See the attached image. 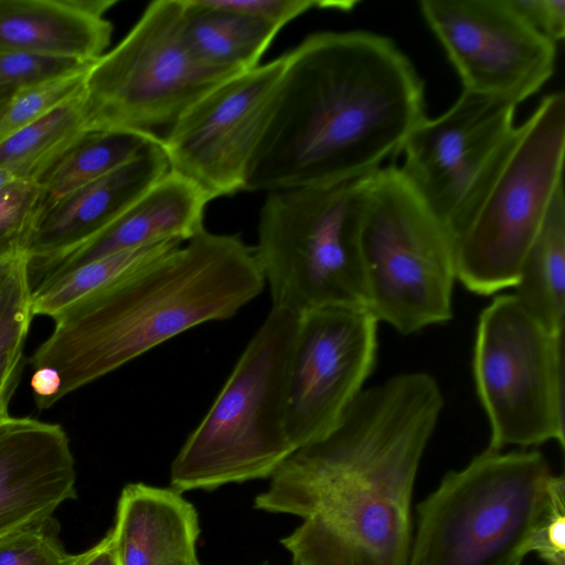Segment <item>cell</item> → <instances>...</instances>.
Listing matches in <instances>:
<instances>
[{
    "label": "cell",
    "instance_id": "cell-1",
    "mask_svg": "<svg viewBox=\"0 0 565 565\" xmlns=\"http://www.w3.org/2000/svg\"><path fill=\"white\" fill-rule=\"evenodd\" d=\"M443 407L430 374L395 375L276 469L254 508L302 519L280 540L292 565H407L416 475Z\"/></svg>",
    "mask_w": 565,
    "mask_h": 565
},
{
    "label": "cell",
    "instance_id": "cell-2",
    "mask_svg": "<svg viewBox=\"0 0 565 565\" xmlns=\"http://www.w3.org/2000/svg\"><path fill=\"white\" fill-rule=\"evenodd\" d=\"M285 54L276 105L245 191L367 175L402 152L426 117L423 81L387 36L321 31Z\"/></svg>",
    "mask_w": 565,
    "mask_h": 565
},
{
    "label": "cell",
    "instance_id": "cell-3",
    "mask_svg": "<svg viewBox=\"0 0 565 565\" xmlns=\"http://www.w3.org/2000/svg\"><path fill=\"white\" fill-rule=\"evenodd\" d=\"M265 284L254 246L204 230L57 315L30 363L57 371L61 399L196 326L232 318Z\"/></svg>",
    "mask_w": 565,
    "mask_h": 565
},
{
    "label": "cell",
    "instance_id": "cell-4",
    "mask_svg": "<svg viewBox=\"0 0 565 565\" xmlns=\"http://www.w3.org/2000/svg\"><path fill=\"white\" fill-rule=\"evenodd\" d=\"M555 477L537 450L484 449L418 503L407 565H521Z\"/></svg>",
    "mask_w": 565,
    "mask_h": 565
},
{
    "label": "cell",
    "instance_id": "cell-5",
    "mask_svg": "<svg viewBox=\"0 0 565 565\" xmlns=\"http://www.w3.org/2000/svg\"><path fill=\"white\" fill-rule=\"evenodd\" d=\"M300 316L271 306L228 379L171 463L183 493L270 478L295 451L285 425V393Z\"/></svg>",
    "mask_w": 565,
    "mask_h": 565
},
{
    "label": "cell",
    "instance_id": "cell-6",
    "mask_svg": "<svg viewBox=\"0 0 565 565\" xmlns=\"http://www.w3.org/2000/svg\"><path fill=\"white\" fill-rule=\"evenodd\" d=\"M370 177L267 192L254 247L274 307L299 316L367 307L361 234Z\"/></svg>",
    "mask_w": 565,
    "mask_h": 565
},
{
    "label": "cell",
    "instance_id": "cell-7",
    "mask_svg": "<svg viewBox=\"0 0 565 565\" xmlns=\"http://www.w3.org/2000/svg\"><path fill=\"white\" fill-rule=\"evenodd\" d=\"M184 14V0L150 2L125 38L90 64L83 95L88 131L130 132L162 145L198 100L239 74L195 56Z\"/></svg>",
    "mask_w": 565,
    "mask_h": 565
},
{
    "label": "cell",
    "instance_id": "cell-8",
    "mask_svg": "<svg viewBox=\"0 0 565 565\" xmlns=\"http://www.w3.org/2000/svg\"><path fill=\"white\" fill-rule=\"evenodd\" d=\"M361 249L377 321L407 335L452 318L455 244L396 166L371 173Z\"/></svg>",
    "mask_w": 565,
    "mask_h": 565
},
{
    "label": "cell",
    "instance_id": "cell-9",
    "mask_svg": "<svg viewBox=\"0 0 565 565\" xmlns=\"http://www.w3.org/2000/svg\"><path fill=\"white\" fill-rule=\"evenodd\" d=\"M565 95L542 98L475 218L456 244V277L471 292L514 288L524 256L563 185Z\"/></svg>",
    "mask_w": 565,
    "mask_h": 565
},
{
    "label": "cell",
    "instance_id": "cell-10",
    "mask_svg": "<svg viewBox=\"0 0 565 565\" xmlns=\"http://www.w3.org/2000/svg\"><path fill=\"white\" fill-rule=\"evenodd\" d=\"M564 333H553L512 295L479 316L472 370L490 423L487 448L555 440L564 448Z\"/></svg>",
    "mask_w": 565,
    "mask_h": 565
},
{
    "label": "cell",
    "instance_id": "cell-11",
    "mask_svg": "<svg viewBox=\"0 0 565 565\" xmlns=\"http://www.w3.org/2000/svg\"><path fill=\"white\" fill-rule=\"evenodd\" d=\"M515 109L510 102L462 90L447 111L426 116L405 140L397 168L455 249L515 143Z\"/></svg>",
    "mask_w": 565,
    "mask_h": 565
},
{
    "label": "cell",
    "instance_id": "cell-12",
    "mask_svg": "<svg viewBox=\"0 0 565 565\" xmlns=\"http://www.w3.org/2000/svg\"><path fill=\"white\" fill-rule=\"evenodd\" d=\"M285 66L284 53L224 81L198 100L161 145L170 170L195 183L211 200L245 191Z\"/></svg>",
    "mask_w": 565,
    "mask_h": 565
},
{
    "label": "cell",
    "instance_id": "cell-13",
    "mask_svg": "<svg viewBox=\"0 0 565 565\" xmlns=\"http://www.w3.org/2000/svg\"><path fill=\"white\" fill-rule=\"evenodd\" d=\"M377 319L366 306L300 316L289 359L285 425L295 448L329 434L362 391L376 355Z\"/></svg>",
    "mask_w": 565,
    "mask_h": 565
},
{
    "label": "cell",
    "instance_id": "cell-14",
    "mask_svg": "<svg viewBox=\"0 0 565 565\" xmlns=\"http://www.w3.org/2000/svg\"><path fill=\"white\" fill-rule=\"evenodd\" d=\"M419 11L466 92L519 105L555 70L556 44L510 0H422Z\"/></svg>",
    "mask_w": 565,
    "mask_h": 565
},
{
    "label": "cell",
    "instance_id": "cell-15",
    "mask_svg": "<svg viewBox=\"0 0 565 565\" xmlns=\"http://www.w3.org/2000/svg\"><path fill=\"white\" fill-rule=\"evenodd\" d=\"M70 438L55 423L0 422V537L47 522L76 497Z\"/></svg>",
    "mask_w": 565,
    "mask_h": 565
},
{
    "label": "cell",
    "instance_id": "cell-16",
    "mask_svg": "<svg viewBox=\"0 0 565 565\" xmlns=\"http://www.w3.org/2000/svg\"><path fill=\"white\" fill-rule=\"evenodd\" d=\"M209 195L169 170L115 221L82 244L50 257L28 260L31 289L88 262L157 242H186L205 230Z\"/></svg>",
    "mask_w": 565,
    "mask_h": 565
},
{
    "label": "cell",
    "instance_id": "cell-17",
    "mask_svg": "<svg viewBox=\"0 0 565 565\" xmlns=\"http://www.w3.org/2000/svg\"><path fill=\"white\" fill-rule=\"evenodd\" d=\"M170 170L161 145L65 196L39 206L25 242L28 260L75 247L99 233Z\"/></svg>",
    "mask_w": 565,
    "mask_h": 565
},
{
    "label": "cell",
    "instance_id": "cell-18",
    "mask_svg": "<svg viewBox=\"0 0 565 565\" xmlns=\"http://www.w3.org/2000/svg\"><path fill=\"white\" fill-rule=\"evenodd\" d=\"M117 0H0V51L93 63L107 52Z\"/></svg>",
    "mask_w": 565,
    "mask_h": 565
},
{
    "label": "cell",
    "instance_id": "cell-19",
    "mask_svg": "<svg viewBox=\"0 0 565 565\" xmlns=\"http://www.w3.org/2000/svg\"><path fill=\"white\" fill-rule=\"evenodd\" d=\"M110 532L119 565H201L198 512L172 488L127 484Z\"/></svg>",
    "mask_w": 565,
    "mask_h": 565
},
{
    "label": "cell",
    "instance_id": "cell-20",
    "mask_svg": "<svg viewBox=\"0 0 565 565\" xmlns=\"http://www.w3.org/2000/svg\"><path fill=\"white\" fill-rule=\"evenodd\" d=\"M184 34L195 56L209 66L242 73L259 65L279 28L206 0H184Z\"/></svg>",
    "mask_w": 565,
    "mask_h": 565
},
{
    "label": "cell",
    "instance_id": "cell-21",
    "mask_svg": "<svg viewBox=\"0 0 565 565\" xmlns=\"http://www.w3.org/2000/svg\"><path fill=\"white\" fill-rule=\"evenodd\" d=\"M521 305L553 333H564L565 198L554 193L542 225L531 243L514 286Z\"/></svg>",
    "mask_w": 565,
    "mask_h": 565
},
{
    "label": "cell",
    "instance_id": "cell-22",
    "mask_svg": "<svg viewBox=\"0 0 565 565\" xmlns=\"http://www.w3.org/2000/svg\"><path fill=\"white\" fill-rule=\"evenodd\" d=\"M84 92L0 140V169L39 184L50 169L88 132Z\"/></svg>",
    "mask_w": 565,
    "mask_h": 565
},
{
    "label": "cell",
    "instance_id": "cell-23",
    "mask_svg": "<svg viewBox=\"0 0 565 565\" xmlns=\"http://www.w3.org/2000/svg\"><path fill=\"white\" fill-rule=\"evenodd\" d=\"M183 243L180 239H168L115 253L51 278L31 289L32 313L54 319L83 298L170 253Z\"/></svg>",
    "mask_w": 565,
    "mask_h": 565
},
{
    "label": "cell",
    "instance_id": "cell-24",
    "mask_svg": "<svg viewBox=\"0 0 565 565\" xmlns=\"http://www.w3.org/2000/svg\"><path fill=\"white\" fill-rule=\"evenodd\" d=\"M147 139L124 131H88L39 182L40 204L47 205L118 169L138 156Z\"/></svg>",
    "mask_w": 565,
    "mask_h": 565
},
{
    "label": "cell",
    "instance_id": "cell-25",
    "mask_svg": "<svg viewBox=\"0 0 565 565\" xmlns=\"http://www.w3.org/2000/svg\"><path fill=\"white\" fill-rule=\"evenodd\" d=\"M51 76L20 88L0 114V140L79 96L88 67Z\"/></svg>",
    "mask_w": 565,
    "mask_h": 565
},
{
    "label": "cell",
    "instance_id": "cell-26",
    "mask_svg": "<svg viewBox=\"0 0 565 565\" xmlns=\"http://www.w3.org/2000/svg\"><path fill=\"white\" fill-rule=\"evenodd\" d=\"M33 317L25 255L0 290V375L21 371L23 348Z\"/></svg>",
    "mask_w": 565,
    "mask_h": 565
},
{
    "label": "cell",
    "instance_id": "cell-27",
    "mask_svg": "<svg viewBox=\"0 0 565 565\" xmlns=\"http://www.w3.org/2000/svg\"><path fill=\"white\" fill-rule=\"evenodd\" d=\"M47 522L0 537V565H72Z\"/></svg>",
    "mask_w": 565,
    "mask_h": 565
},
{
    "label": "cell",
    "instance_id": "cell-28",
    "mask_svg": "<svg viewBox=\"0 0 565 565\" xmlns=\"http://www.w3.org/2000/svg\"><path fill=\"white\" fill-rule=\"evenodd\" d=\"M39 204L36 183L20 181L0 193V255L24 250Z\"/></svg>",
    "mask_w": 565,
    "mask_h": 565
},
{
    "label": "cell",
    "instance_id": "cell-29",
    "mask_svg": "<svg viewBox=\"0 0 565 565\" xmlns=\"http://www.w3.org/2000/svg\"><path fill=\"white\" fill-rule=\"evenodd\" d=\"M89 64L73 58L0 51V103H8L24 86Z\"/></svg>",
    "mask_w": 565,
    "mask_h": 565
},
{
    "label": "cell",
    "instance_id": "cell-30",
    "mask_svg": "<svg viewBox=\"0 0 565 565\" xmlns=\"http://www.w3.org/2000/svg\"><path fill=\"white\" fill-rule=\"evenodd\" d=\"M209 4L235 11L279 28L306 13L315 7L322 9H351L352 1L318 0H206Z\"/></svg>",
    "mask_w": 565,
    "mask_h": 565
},
{
    "label": "cell",
    "instance_id": "cell-31",
    "mask_svg": "<svg viewBox=\"0 0 565 565\" xmlns=\"http://www.w3.org/2000/svg\"><path fill=\"white\" fill-rule=\"evenodd\" d=\"M531 553L546 565H565V480L556 476L548 509L534 535Z\"/></svg>",
    "mask_w": 565,
    "mask_h": 565
},
{
    "label": "cell",
    "instance_id": "cell-32",
    "mask_svg": "<svg viewBox=\"0 0 565 565\" xmlns=\"http://www.w3.org/2000/svg\"><path fill=\"white\" fill-rule=\"evenodd\" d=\"M519 14L539 33L557 43L565 36V0H510Z\"/></svg>",
    "mask_w": 565,
    "mask_h": 565
},
{
    "label": "cell",
    "instance_id": "cell-33",
    "mask_svg": "<svg viewBox=\"0 0 565 565\" xmlns=\"http://www.w3.org/2000/svg\"><path fill=\"white\" fill-rule=\"evenodd\" d=\"M61 384V376L55 369L50 366L33 369L30 385L35 405L40 411L47 409L60 401Z\"/></svg>",
    "mask_w": 565,
    "mask_h": 565
},
{
    "label": "cell",
    "instance_id": "cell-34",
    "mask_svg": "<svg viewBox=\"0 0 565 565\" xmlns=\"http://www.w3.org/2000/svg\"><path fill=\"white\" fill-rule=\"evenodd\" d=\"M72 565H119L111 532L90 548L76 554Z\"/></svg>",
    "mask_w": 565,
    "mask_h": 565
},
{
    "label": "cell",
    "instance_id": "cell-35",
    "mask_svg": "<svg viewBox=\"0 0 565 565\" xmlns=\"http://www.w3.org/2000/svg\"><path fill=\"white\" fill-rule=\"evenodd\" d=\"M21 371L0 375V422L9 415L11 397L18 386Z\"/></svg>",
    "mask_w": 565,
    "mask_h": 565
},
{
    "label": "cell",
    "instance_id": "cell-36",
    "mask_svg": "<svg viewBox=\"0 0 565 565\" xmlns=\"http://www.w3.org/2000/svg\"><path fill=\"white\" fill-rule=\"evenodd\" d=\"M25 255L23 249L0 255V282L7 278Z\"/></svg>",
    "mask_w": 565,
    "mask_h": 565
},
{
    "label": "cell",
    "instance_id": "cell-37",
    "mask_svg": "<svg viewBox=\"0 0 565 565\" xmlns=\"http://www.w3.org/2000/svg\"><path fill=\"white\" fill-rule=\"evenodd\" d=\"M20 182L10 171L0 169V193Z\"/></svg>",
    "mask_w": 565,
    "mask_h": 565
},
{
    "label": "cell",
    "instance_id": "cell-38",
    "mask_svg": "<svg viewBox=\"0 0 565 565\" xmlns=\"http://www.w3.org/2000/svg\"><path fill=\"white\" fill-rule=\"evenodd\" d=\"M7 103H0V114L2 113L3 108L6 107Z\"/></svg>",
    "mask_w": 565,
    "mask_h": 565
},
{
    "label": "cell",
    "instance_id": "cell-39",
    "mask_svg": "<svg viewBox=\"0 0 565 565\" xmlns=\"http://www.w3.org/2000/svg\"><path fill=\"white\" fill-rule=\"evenodd\" d=\"M7 277H8V276H7ZM4 280H6V279H4ZM4 280H2V281L0 282V290H1V287H2V284H3V281H4Z\"/></svg>",
    "mask_w": 565,
    "mask_h": 565
}]
</instances>
